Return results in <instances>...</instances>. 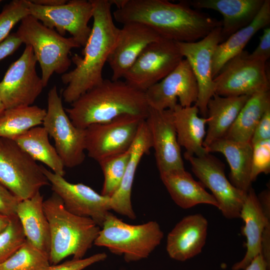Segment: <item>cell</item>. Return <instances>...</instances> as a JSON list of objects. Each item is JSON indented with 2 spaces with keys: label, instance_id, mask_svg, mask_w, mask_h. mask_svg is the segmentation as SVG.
I'll return each mask as SVG.
<instances>
[{
  "label": "cell",
  "instance_id": "cell-1",
  "mask_svg": "<svg viewBox=\"0 0 270 270\" xmlns=\"http://www.w3.org/2000/svg\"><path fill=\"white\" fill-rule=\"evenodd\" d=\"M112 16L122 24L133 22L144 24L162 38L178 42H196L222 26V20L192 8L185 2L124 0Z\"/></svg>",
  "mask_w": 270,
  "mask_h": 270
},
{
  "label": "cell",
  "instance_id": "cell-2",
  "mask_svg": "<svg viewBox=\"0 0 270 270\" xmlns=\"http://www.w3.org/2000/svg\"><path fill=\"white\" fill-rule=\"evenodd\" d=\"M93 6V24L82 52L71 60L76 66L61 76L66 84L62 95L64 102L72 104L88 90L104 80L103 68L116 41L120 28L115 25L108 0H90Z\"/></svg>",
  "mask_w": 270,
  "mask_h": 270
},
{
  "label": "cell",
  "instance_id": "cell-3",
  "mask_svg": "<svg viewBox=\"0 0 270 270\" xmlns=\"http://www.w3.org/2000/svg\"><path fill=\"white\" fill-rule=\"evenodd\" d=\"M149 106L145 92L120 80H104L71 104L65 110L74 124L85 129L123 114L146 118Z\"/></svg>",
  "mask_w": 270,
  "mask_h": 270
},
{
  "label": "cell",
  "instance_id": "cell-4",
  "mask_svg": "<svg viewBox=\"0 0 270 270\" xmlns=\"http://www.w3.org/2000/svg\"><path fill=\"white\" fill-rule=\"evenodd\" d=\"M50 228V265L72 256L82 258L96 238L100 227L92 220L72 214L54 192L43 202Z\"/></svg>",
  "mask_w": 270,
  "mask_h": 270
},
{
  "label": "cell",
  "instance_id": "cell-5",
  "mask_svg": "<svg viewBox=\"0 0 270 270\" xmlns=\"http://www.w3.org/2000/svg\"><path fill=\"white\" fill-rule=\"evenodd\" d=\"M94 244L123 256L131 262L148 258L160 244L164 233L156 221L133 225L110 212L106 218Z\"/></svg>",
  "mask_w": 270,
  "mask_h": 270
},
{
  "label": "cell",
  "instance_id": "cell-6",
  "mask_svg": "<svg viewBox=\"0 0 270 270\" xmlns=\"http://www.w3.org/2000/svg\"><path fill=\"white\" fill-rule=\"evenodd\" d=\"M16 32L22 43L32 48L40 64L46 87L54 73L64 74L71 64L70 50L80 47L72 36L65 38L29 15L20 22Z\"/></svg>",
  "mask_w": 270,
  "mask_h": 270
},
{
  "label": "cell",
  "instance_id": "cell-7",
  "mask_svg": "<svg viewBox=\"0 0 270 270\" xmlns=\"http://www.w3.org/2000/svg\"><path fill=\"white\" fill-rule=\"evenodd\" d=\"M0 184L20 201L50 185L42 166L14 140L3 138H0Z\"/></svg>",
  "mask_w": 270,
  "mask_h": 270
},
{
  "label": "cell",
  "instance_id": "cell-8",
  "mask_svg": "<svg viewBox=\"0 0 270 270\" xmlns=\"http://www.w3.org/2000/svg\"><path fill=\"white\" fill-rule=\"evenodd\" d=\"M43 126L54 142L55 148L64 167L72 168L82 164L85 158V129L75 126L71 121L54 86L48 92V108Z\"/></svg>",
  "mask_w": 270,
  "mask_h": 270
},
{
  "label": "cell",
  "instance_id": "cell-9",
  "mask_svg": "<svg viewBox=\"0 0 270 270\" xmlns=\"http://www.w3.org/2000/svg\"><path fill=\"white\" fill-rule=\"evenodd\" d=\"M240 218L244 222L242 233L246 239V251L243 258L235 263L232 270H244L262 252L270 256V190L256 196L252 188L246 193Z\"/></svg>",
  "mask_w": 270,
  "mask_h": 270
},
{
  "label": "cell",
  "instance_id": "cell-10",
  "mask_svg": "<svg viewBox=\"0 0 270 270\" xmlns=\"http://www.w3.org/2000/svg\"><path fill=\"white\" fill-rule=\"evenodd\" d=\"M146 118L123 114L85 128V148L88 156L98 162L130 150Z\"/></svg>",
  "mask_w": 270,
  "mask_h": 270
},
{
  "label": "cell",
  "instance_id": "cell-11",
  "mask_svg": "<svg viewBox=\"0 0 270 270\" xmlns=\"http://www.w3.org/2000/svg\"><path fill=\"white\" fill-rule=\"evenodd\" d=\"M248 54L243 50L223 66L214 78L216 94L239 96L270 91L266 62L251 59Z\"/></svg>",
  "mask_w": 270,
  "mask_h": 270
},
{
  "label": "cell",
  "instance_id": "cell-12",
  "mask_svg": "<svg viewBox=\"0 0 270 270\" xmlns=\"http://www.w3.org/2000/svg\"><path fill=\"white\" fill-rule=\"evenodd\" d=\"M183 59L176 42L162 38L144 49L123 78L131 86L145 92L170 73Z\"/></svg>",
  "mask_w": 270,
  "mask_h": 270
},
{
  "label": "cell",
  "instance_id": "cell-13",
  "mask_svg": "<svg viewBox=\"0 0 270 270\" xmlns=\"http://www.w3.org/2000/svg\"><path fill=\"white\" fill-rule=\"evenodd\" d=\"M184 157L200 182L211 191L222 215L228 219L240 218L247 192L238 189L228 180L222 162L210 153L200 156L184 154Z\"/></svg>",
  "mask_w": 270,
  "mask_h": 270
},
{
  "label": "cell",
  "instance_id": "cell-14",
  "mask_svg": "<svg viewBox=\"0 0 270 270\" xmlns=\"http://www.w3.org/2000/svg\"><path fill=\"white\" fill-rule=\"evenodd\" d=\"M37 60L26 46L20 56L9 67L0 82V99L5 108L32 106L44 88L37 74Z\"/></svg>",
  "mask_w": 270,
  "mask_h": 270
},
{
  "label": "cell",
  "instance_id": "cell-15",
  "mask_svg": "<svg viewBox=\"0 0 270 270\" xmlns=\"http://www.w3.org/2000/svg\"><path fill=\"white\" fill-rule=\"evenodd\" d=\"M30 15L45 26L54 29L62 36L68 32L84 47L92 31L88 23L93 16L90 0H71L55 6L36 4L28 0Z\"/></svg>",
  "mask_w": 270,
  "mask_h": 270
},
{
  "label": "cell",
  "instance_id": "cell-16",
  "mask_svg": "<svg viewBox=\"0 0 270 270\" xmlns=\"http://www.w3.org/2000/svg\"><path fill=\"white\" fill-rule=\"evenodd\" d=\"M222 26L217 27L200 40L192 42H176L183 58L192 68L198 86V96L195 105L202 118H206L207 104L215 94L212 76L213 56L217 46L222 42Z\"/></svg>",
  "mask_w": 270,
  "mask_h": 270
},
{
  "label": "cell",
  "instance_id": "cell-17",
  "mask_svg": "<svg viewBox=\"0 0 270 270\" xmlns=\"http://www.w3.org/2000/svg\"><path fill=\"white\" fill-rule=\"evenodd\" d=\"M42 168L53 192L60 198L67 210L79 216L90 218L102 227L111 210L110 197L99 194L83 184L70 182L43 166Z\"/></svg>",
  "mask_w": 270,
  "mask_h": 270
},
{
  "label": "cell",
  "instance_id": "cell-18",
  "mask_svg": "<svg viewBox=\"0 0 270 270\" xmlns=\"http://www.w3.org/2000/svg\"><path fill=\"white\" fill-rule=\"evenodd\" d=\"M148 106L157 110H173L196 104L198 86L188 60L184 58L168 76L145 92Z\"/></svg>",
  "mask_w": 270,
  "mask_h": 270
},
{
  "label": "cell",
  "instance_id": "cell-19",
  "mask_svg": "<svg viewBox=\"0 0 270 270\" xmlns=\"http://www.w3.org/2000/svg\"><path fill=\"white\" fill-rule=\"evenodd\" d=\"M160 174L184 169L171 110L149 107L145 120Z\"/></svg>",
  "mask_w": 270,
  "mask_h": 270
},
{
  "label": "cell",
  "instance_id": "cell-20",
  "mask_svg": "<svg viewBox=\"0 0 270 270\" xmlns=\"http://www.w3.org/2000/svg\"><path fill=\"white\" fill-rule=\"evenodd\" d=\"M162 38L144 24L135 22L124 24L107 60L112 70L111 80H117L123 78L144 49Z\"/></svg>",
  "mask_w": 270,
  "mask_h": 270
},
{
  "label": "cell",
  "instance_id": "cell-21",
  "mask_svg": "<svg viewBox=\"0 0 270 270\" xmlns=\"http://www.w3.org/2000/svg\"><path fill=\"white\" fill-rule=\"evenodd\" d=\"M206 218L200 214L184 216L168 233L166 250L172 258L180 262L190 260L201 252L206 242Z\"/></svg>",
  "mask_w": 270,
  "mask_h": 270
},
{
  "label": "cell",
  "instance_id": "cell-22",
  "mask_svg": "<svg viewBox=\"0 0 270 270\" xmlns=\"http://www.w3.org/2000/svg\"><path fill=\"white\" fill-rule=\"evenodd\" d=\"M151 148L152 143L150 133L144 120L130 148V158L120 186L110 198L111 210L132 220L136 218L131 201L136 172L142 157L148 152Z\"/></svg>",
  "mask_w": 270,
  "mask_h": 270
},
{
  "label": "cell",
  "instance_id": "cell-23",
  "mask_svg": "<svg viewBox=\"0 0 270 270\" xmlns=\"http://www.w3.org/2000/svg\"><path fill=\"white\" fill-rule=\"evenodd\" d=\"M264 2V0H194L188 2L195 8L211 9L222 14V42L250 24Z\"/></svg>",
  "mask_w": 270,
  "mask_h": 270
},
{
  "label": "cell",
  "instance_id": "cell-24",
  "mask_svg": "<svg viewBox=\"0 0 270 270\" xmlns=\"http://www.w3.org/2000/svg\"><path fill=\"white\" fill-rule=\"evenodd\" d=\"M43 202V196L39 192L32 198L19 202L16 215L20 222L26 240L49 255L50 228Z\"/></svg>",
  "mask_w": 270,
  "mask_h": 270
},
{
  "label": "cell",
  "instance_id": "cell-25",
  "mask_svg": "<svg viewBox=\"0 0 270 270\" xmlns=\"http://www.w3.org/2000/svg\"><path fill=\"white\" fill-rule=\"evenodd\" d=\"M172 110L178 141L186 148L184 154L200 156L209 153L203 146L208 119L198 116L195 105L182 107L178 104Z\"/></svg>",
  "mask_w": 270,
  "mask_h": 270
},
{
  "label": "cell",
  "instance_id": "cell-26",
  "mask_svg": "<svg viewBox=\"0 0 270 270\" xmlns=\"http://www.w3.org/2000/svg\"><path fill=\"white\" fill-rule=\"evenodd\" d=\"M160 176L172 198L181 208L188 209L198 204H206L218 208L214 196L185 169L163 173Z\"/></svg>",
  "mask_w": 270,
  "mask_h": 270
},
{
  "label": "cell",
  "instance_id": "cell-27",
  "mask_svg": "<svg viewBox=\"0 0 270 270\" xmlns=\"http://www.w3.org/2000/svg\"><path fill=\"white\" fill-rule=\"evenodd\" d=\"M208 152H218L226 158L230 170V180L238 189L244 192L252 188L250 178L252 146L250 142L218 140L206 148Z\"/></svg>",
  "mask_w": 270,
  "mask_h": 270
},
{
  "label": "cell",
  "instance_id": "cell-28",
  "mask_svg": "<svg viewBox=\"0 0 270 270\" xmlns=\"http://www.w3.org/2000/svg\"><path fill=\"white\" fill-rule=\"evenodd\" d=\"M250 96L225 97L214 94L207 104L208 128L203 143L206 148L224 137Z\"/></svg>",
  "mask_w": 270,
  "mask_h": 270
},
{
  "label": "cell",
  "instance_id": "cell-29",
  "mask_svg": "<svg viewBox=\"0 0 270 270\" xmlns=\"http://www.w3.org/2000/svg\"><path fill=\"white\" fill-rule=\"evenodd\" d=\"M270 22V0H264L260 11L247 26L230 35L216 46L212 58V76L214 78L223 66L230 59L243 51L252 37Z\"/></svg>",
  "mask_w": 270,
  "mask_h": 270
},
{
  "label": "cell",
  "instance_id": "cell-30",
  "mask_svg": "<svg viewBox=\"0 0 270 270\" xmlns=\"http://www.w3.org/2000/svg\"><path fill=\"white\" fill-rule=\"evenodd\" d=\"M269 108L270 91L251 95L224 138L239 142H250L258 123Z\"/></svg>",
  "mask_w": 270,
  "mask_h": 270
},
{
  "label": "cell",
  "instance_id": "cell-31",
  "mask_svg": "<svg viewBox=\"0 0 270 270\" xmlns=\"http://www.w3.org/2000/svg\"><path fill=\"white\" fill-rule=\"evenodd\" d=\"M48 134L42 126L34 127L14 140L34 160L39 161L56 174L64 176V164L54 146L48 139Z\"/></svg>",
  "mask_w": 270,
  "mask_h": 270
},
{
  "label": "cell",
  "instance_id": "cell-32",
  "mask_svg": "<svg viewBox=\"0 0 270 270\" xmlns=\"http://www.w3.org/2000/svg\"><path fill=\"white\" fill-rule=\"evenodd\" d=\"M46 110L37 106L5 109L0 114V138L14 140L30 128L42 124Z\"/></svg>",
  "mask_w": 270,
  "mask_h": 270
},
{
  "label": "cell",
  "instance_id": "cell-33",
  "mask_svg": "<svg viewBox=\"0 0 270 270\" xmlns=\"http://www.w3.org/2000/svg\"><path fill=\"white\" fill-rule=\"evenodd\" d=\"M50 266L49 255L26 240L6 261L0 270H45Z\"/></svg>",
  "mask_w": 270,
  "mask_h": 270
},
{
  "label": "cell",
  "instance_id": "cell-34",
  "mask_svg": "<svg viewBox=\"0 0 270 270\" xmlns=\"http://www.w3.org/2000/svg\"><path fill=\"white\" fill-rule=\"evenodd\" d=\"M130 156V148L98 162L104 176L101 194L110 198L117 190L124 176Z\"/></svg>",
  "mask_w": 270,
  "mask_h": 270
},
{
  "label": "cell",
  "instance_id": "cell-35",
  "mask_svg": "<svg viewBox=\"0 0 270 270\" xmlns=\"http://www.w3.org/2000/svg\"><path fill=\"white\" fill-rule=\"evenodd\" d=\"M26 240L22 226L17 216L10 217L8 226L0 233V264L10 258Z\"/></svg>",
  "mask_w": 270,
  "mask_h": 270
},
{
  "label": "cell",
  "instance_id": "cell-36",
  "mask_svg": "<svg viewBox=\"0 0 270 270\" xmlns=\"http://www.w3.org/2000/svg\"><path fill=\"white\" fill-rule=\"evenodd\" d=\"M29 15L28 0H14L5 6L0 13V42L18 22Z\"/></svg>",
  "mask_w": 270,
  "mask_h": 270
},
{
  "label": "cell",
  "instance_id": "cell-37",
  "mask_svg": "<svg viewBox=\"0 0 270 270\" xmlns=\"http://www.w3.org/2000/svg\"><path fill=\"white\" fill-rule=\"evenodd\" d=\"M252 146L250 178L253 182L260 174L270 172V139L257 142Z\"/></svg>",
  "mask_w": 270,
  "mask_h": 270
},
{
  "label": "cell",
  "instance_id": "cell-38",
  "mask_svg": "<svg viewBox=\"0 0 270 270\" xmlns=\"http://www.w3.org/2000/svg\"><path fill=\"white\" fill-rule=\"evenodd\" d=\"M106 257V253H98L86 258H72L60 264L50 265L45 270H82L95 263L104 260Z\"/></svg>",
  "mask_w": 270,
  "mask_h": 270
},
{
  "label": "cell",
  "instance_id": "cell-39",
  "mask_svg": "<svg viewBox=\"0 0 270 270\" xmlns=\"http://www.w3.org/2000/svg\"><path fill=\"white\" fill-rule=\"evenodd\" d=\"M20 200L0 184V213L10 218L16 215L17 206Z\"/></svg>",
  "mask_w": 270,
  "mask_h": 270
},
{
  "label": "cell",
  "instance_id": "cell-40",
  "mask_svg": "<svg viewBox=\"0 0 270 270\" xmlns=\"http://www.w3.org/2000/svg\"><path fill=\"white\" fill-rule=\"evenodd\" d=\"M248 56L251 59L266 62L270 56V28L266 26L264 29L260 38V42L256 49Z\"/></svg>",
  "mask_w": 270,
  "mask_h": 270
},
{
  "label": "cell",
  "instance_id": "cell-41",
  "mask_svg": "<svg viewBox=\"0 0 270 270\" xmlns=\"http://www.w3.org/2000/svg\"><path fill=\"white\" fill-rule=\"evenodd\" d=\"M270 139V108L263 114L250 140L252 145Z\"/></svg>",
  "mask_w": 270,
  "mask_h": 270
},
{
  "label": "cell",
  "instance_id": "cell-42",
  "mask_svg": "<svg viewBox=\"0 0 270 270\" xmlns=\"http://www.w3.org/2000/svg\"><path fill=\"white\" fill-rule=\"evenodd\" d=\"M22 44L16 34L12 33L0 42V60L14 53Z\"/></svg>",
  "mask_w": 270,
  "mask_h": 270
},
{
  "label": "cell",
  "instance_id": "cell-43",
  "mask_svg": "<svg viewBox=\"0 0 270 270\" xmlns=\"http://www.w3.org/2000/svg\"><path fill=\"white\" fill-rule=\"evenodd\" d=\"M262 254L256 256L244 270H270Z\"/></svg>",
  "mask_w": 270,
  "mask_h": 270
},
{
  "label": "cell",
  "instance_id": "cell-44",
  "mask_svg": "<svg viewBox=\"0 0 270 270\" xmlns=\"http://www.w3.org/2000/svg\"><path fill=\"white\" fill-rule=\"evenodd\" d=\"M30 2L36 4L44 6H55L66 3V0H32Z\"/></svg>",
  "mask_w": 270,
  "mask_h": 270
},
{
  "label": "cell",
  "instance_id": "cell-45",
  "mask_svg": "<svg viewBox=\"0 0 270 270\" xmlns=\"http://www.w3.org/2000/svg\"><path fill=\"white\" fill-rule=\"evenodd\" d=\"M10 218L0 213V233L8 226Z\"/></svg>",
  "mask_w": 270,
  "mask_h": 270
},
{
  "label": "cell",
  "instance_id": "cell-46",
  "mask_svg": "<svg viewBox=\"0 0 270 270\" xmlns=\"http://www.w3.org/2000/svg\"><path fill=\"white\" fill-rule=\"evenodd\" d=\"M5 107L0 99V114L4 110Z\"/></svg>",
  "mask_w": 270,
  "mask_h": 270
},
{
  "label": "cell",
  "instance_id": "cell-47",
  "mask_svg": "<svg viewBox=\"0 0 270 270\" xmlns=\"http://www.w3.org/2000/svg\"><path fill=\"white\" fill-rule=\"evenodd\" d=\"M1 2V0H0V2Z\"/></svg>",
  "mask_w": 270,
  "mask_h": 270
}]
</instances>
